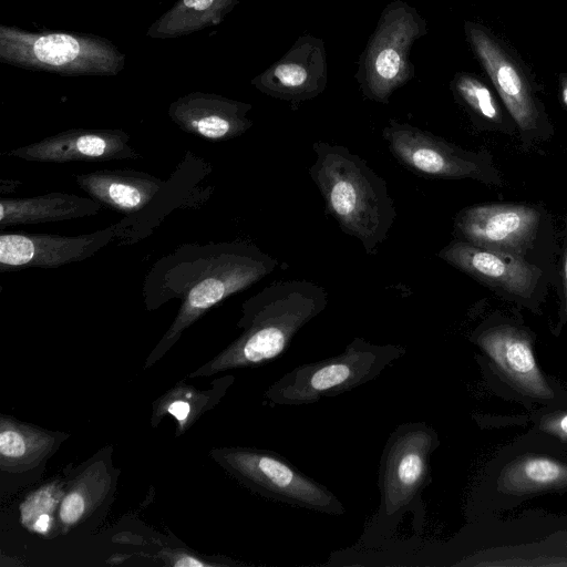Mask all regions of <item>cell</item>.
Wrapping results in <instances>:
<instances>
[{"label":"cell","mask_w":567,"mask_h":567,"mask_svg":"<svg viewBox=\"0 0 567 567\" xmlns=\"http://www.w3.org/2000/svg\"><path fill=\"white\" fill-rule=\"evenodd\" d=\"M277 265L256 245L244 241L185 244L158 259L145 277V306L155 309L172 299H179L181 306L146 367L162 358L207 310L258 282Z\"/></svg>","instance_id":"1"},{"label":"cell","mask_w":567,"mask_h":567,"mask_svg":"<svg viewBox=\"0 0 567 567\" xmlns=\"http://www.w3.org/2000/svg\"><path fill=\"white\" fill-rule=\"evenodd\" d=\"M328 305L324 287L307 280L274 282L247 299L237 327L241 334L189 377L266 364L281 357L298 331Z\"/></svg>","instance_id":"2"},{"label":"cell","mask_w":567,"mask_h":567,"mask_svg":"<svg viewBox=\"0 0 567 567\" xmlns=\"http://www.w3.org/2000/svg\"><path fill=\"white\" fill-rule=\"evenodd\" d=\"M309 175L339 227L374 255L396 219L386 182L343 145L316 142Z\"/></svg>","instance_id":"3"},{"label":"cell","mask_w":567,"mask_h":567,"mask_svg":"<svg viewBox=\"0 0 567 567\" xmlns=\"http://www.w3.org/2000/svg\"><path fill=\"white\" fill-rule=\"evenodd\" d=\"M437 446V433L424 422L400 424L390 434L379 467L380 506L362 535L367 545L389 538L408 512L415 513L421 527V496L431 483L430 457Z\"/></svg>","instance_id":"4"},{"label":"cell","mask_w":567,"mask_h":567,"mask_svg":"<svg viewBox=\"0 0 567 567\" xmlns=\"http://www.w3.org/2000/svg\"><path fill=\"white\" fill-rule=\"evenodd\" d=\"M401 344H375L361 337L333 357L297 365L264 393L269 405L300 406L352 391L379 377L402 358Z\"/></svg>","instance_id":"5"},{"label":"cell","mask_w":567,"mask_h":567,"mask_svg":"<svg viewBox=\"0 0 567 567\" xmlns=\"http://www.w3.org/2000/svg\"><path fill=\"white\" fill-rule=\"evenodd\" d=\"M426 31L425 19L408 2L393 0L384 7L354 75L367 99L386 104L396 90L414 78L411 50Z\"/></svg>","instance_id":"6"},{"label":"cell","mask_w":567,"mask_h":567,"mask_svg":"<svg viewBox=\"0 0 567 567\" xmlns=\"http://www.w3.org/2000/svg\"><path fill=\"white\" fill-rule=\"evenodd\" d=\"M218 461L247 487L269 499L327 515L346 513L326 486L274 451L233 447L218 452Z\"/></svg>","instance_id":"7"},{"label":"cell","mask_w":567,"mask_h":567,"mask_svg":"<svg viewBox=\"0 0 567 567\" xmlns=\"http://www.w3.org/2000/svg\"><path fill=\"white\" fill-rule=\"evenodd\" d=\"M382 136L393 156L415 174L499 184L498 174L487 156L465 151L431 132L390 120Z\"/></svg>","instance_id":"8"},{"label":"cell","mask_w":567,"mask_h":567,"mask_svg":"<svg viewBox=\"0 0 567 567\" xmlns=\"http://www.w3.org/2000/svg\"><path fill=\"white\" fill-rule=\"evenodd\" d=\"M115 237V224L76 236L1 230L0 271L33 267L54 269L82 261L107 246Z\"/></svg>","instance_id":"9"},{"label":"cell","mask_w":567,"mask_h":567,"mask_svg":"<svg viewBox=\"0 0 567 567\" xmlns=\"http://www.w3.org/2000/svg\"><path fill=\"white\" fill-rule=\"evenodd\" d=\"M327 82L326 44L312 34L300 35L278 61L252 80L264 94L293 105L320 95Z\"/></svg>","instance_id":"10"},{"label":"cell","mask_w":567,"mask_h":567,"mask_svg":"<svg viewBox=\"0 0 567 567\" xmlns=\"http://www.w3.org/2000/svg\"><path fill=\"white\" fill-rule=\"evenodd\" d=\"M538 221V212L525 205H475L456 215L454 229L457 239L520 256L534 239Z\"/></svg>","instance_id":"11"},{"label":"cell","mask_w":567,"mask_h":567,"mask_svg":"<svg viewBox=\"0 0 567 567\" xmlns=\"http://www.w3.org/2000/svg\"><path fill=\"white\" fill-rule=\"evenodd\" d=\"M8 156L29 162L64 164L140 159L121 130H69L39 142L9 151Z\"/></svg>","instance_id":"12"},{"label":"cell","mask_w":567,"mask_h":567,"mask_svg":"<svg viewBox=\"0 0 567 567\" xmlns=\"http://www.w3.org/2000/svg\"><path fill=\"white\" fill-rule=\"evenodd\" d=\"M437 256L473 278L518 297L530 296L540 276L539 269L518 255L486 249L457 238Z\"/></svg>","instance_id":"13"},{"label":"cell","mask_w":567,"mask_h":567,"mask_svg":"<svg viewBox=\"0 0 567 567\" xmlns=\"http://www.w3.org/2000/svg\"><path fill=\"white\" fill-rule=\"evenodd\" d=\"M465 30L471 47L520 131L529 133L536 130L539 112L523 72L480 25L467 22Z\"/></svg>","instance_id":"14"},{"label":"cell","mask_w":567,"mask_h":567,"mask_svg":"<svg viewBox=\"0 0 567 567\" xmlns=\"http://www.w3.org/2000/svg\"><path fill=\"white\" fill-rule=\"evenodd\" d=\"M204 164L189 153L145 209L115 223L117 243L122 246L132 245L148 237L172 210L195 199L199 181L206 175Z\"/></svg>","instance_id":"15"},{"label":"cell","mask_w":567,"mask_h":567,"mask_svg":"<svg viewBox=\"0 0 567 567\" xmlns=\"http://www.w3.org/2000/svg\"><path fill=\"white\" fill-rule=\"evenodd\" d=\"M75 183L101 206L124 216L145 209L166 181L135 169H97L74 176Z\"/></svg>","instance_id":"16"},{"label":"cell","mask_w":567,"mask_h":567,"mask_svg":"<svg viewBox=\"0 0 567 567\" xmlns=\"http://www.w3.org/2000/svg\"><path fill=\"white\" fill-rule=\"evenodd\" d=\"M477 343L518 389L539 399L554 396L522 331L508 326L493 328L481 333Z\"/></svg>","instance_id":"17"},{"label":"cell","mask_w":567,"mask_h":567,"mask_svg":"<svg viewBox=\"0 0 567 567\" xmlns=\"http://www.w3.org/2000/svg\"><path fill=\"white\" fill-rule=\"evenodd\" d=\"M250 104L215 97L188 99L174 104L171 117L185 132L220 142L243 135L252 125Z\"/></svg>","instance_id":"18"},{"label":"cell","mask_w":567,"mask_h":567,"mask_svg":"<svg viewBox=\"0 0 567 567\" xmlns=\"http://www.w3.org/2000/svg\"><path fill=\"white\" fill-rule=\"evenodd\" d=\"M101 207L91 197L62 192L23 198H1L0 229L90 217L96 215Z\"/></svg>","instance_id":"19"},{"label":"cell","mask_w":567,"mask_h":567,"mask_svg":"<svg viewBox=\"0 0 567 567\" xmlns=\"http://www.w3.org/2000/svg\"><path fill=\"white\" fill-rule=\"evenodd\" d=\"M54 433L21 423L11 417L0 419V467L7 472H23L35 467L53 451Z\"/></svg>","instance_id":"20"},{"label":"cell","mask_w":567,"mask_h":567,"mask_svg":"<svg viewBox=\"0 0 567 567\" xmlns=\"http://www.w3.org/2000/svg\"><path fill=\"white\" fill-rule=\"evenodd\" d=\"M499 491L525 495L567 486V465L545 456H525L509 463L497 481Z\"/></svg>","instance_id":"21"},{"label":"cell","mask_w":567,"mask_h":567,"mask_svg":"<svg viewBox=\"0 0 567 567\" xmlns=\"http://www.w3.org/2000/svg\"><path fill=\"white\" fill-rule=\"evenodd\" d=\"M110 485L111 476L105 464H91L65 492L58 512L61 524L72 527L84 519L104 499Z\"/></svg>","instance_id":"22"},{"label":"cell","mask_w":567,"mask_h":567,"mask_svg":"<svg viewBox=\"0 0 567 567\" xmlns=\"http://www.w3.org/2000/svg\"><path fill=\"white\" fill-rule=\"evenodd\" d=\"M452 89L475 115L493 123L502 122V113L492 92L475 76L457 74L452 82Z\"/></svg>","instance_id":"23"},{"label":"cell","mask_w":567,"mask_h":567,"mask_svg":"<svg viewBox=\"0 0 567 567\" xmlns=\"http://www.w3.org/2000/svg\"><path fill=\"white\" fill-rule=\"evenodd\" d=\"M220 398H213V391L200 393L189 388L172 390L162 398L154 415L168 413L177 421L179 432H183L204 410L207 401Z\"/></svg>","instance_id":"24"},{"label":"cell","mask_w":567,"mask_h":567,"mask_svg":"<svg viewBox=\"0 0 567 567\" xmlns=\"http://www.w3.org/2000/svg\"><path fill=\"white\" fill-rule=\"evenodd\" d=\"M82 43L69 34H48L32 43V54L38 62L63 66L75 62L83 54Z\"/></svg>","instance_id":"25"},{"label":"cell","mask_w":567,"mask_h":567,"mask_svg":"<svg viewBox=\"0 0 567 567\" xmlns=\"http://www.w3.org/2000/svg\"><path fill=\"white\" fill-rule=\"evenodd\" d=\"M64 494L63 485L51 483L29 495L20 506L22 524L30 529L39 516L44 514L52 515L55 507L60 505Z\"/></svg>","instance_id":"26"},{"label":"cell","mask_w":567,"mask_h":567,"mask_svg":"<svg viewBox=\"0 0 567 567\" xmlns=\"http://www.w3.org/2000/svg\"><path fill=\"white\" fill-rule=\"evenodd\" d=\"M542 429L553 435L567 440V413L546 417L542 423Z\"/></svg>","instance_id":"27"},{"label":"cell","mask_w":567,"mask_h":567,"mask_svg":"<svg viewBox=\"0 0 567 567\" xmlns=\"http://www.w3.org/2000/svg\"><path fill=\"white\" fill-rule=\"evenodd\" d=\"M168 563L174 567H212L218 566L199 559L198 557L192 556L187 553H174L168 556Z\"/></svg>","instance_id":"28"},{"label":"cell","mask_w":567,"mask_h":567,"mask_svg":"<svg viewBox=\"0 0 567 567\" xmlns=\"http://www.w3.org/2000/svg\"><path fill=\"white\" fill-rule=\"evenodd\" d=\"M22 183L20 181L12 179H0V190L1 193H10L14 192Z\"/></svg>","instance_id":"29"},{"label":"cell","mask_w":567,"mask_h":567,"mask_svg":"<svg viewBox=\"0 0 567 567\" xmlns=\"http://www.w3.org/2000/svg\"><path fill=\"white\" fill-rule=\"evenodd\" d=\"M564 291H565V311L567 313V249L564 257Z\"/></svg>","instance_id":"30"},{"label":"cell","mask_w":567,"mask_h":567,"mask_svg":"<svg viewBox=\"0 0 567 567\" xmlns=\"http://www.w3.org/2000/svg\"><path fill=\"white\" fill-rule=\"evenodd\" d=\"M561 97L564 103L567 105V79L561 81Z\"/></svg>","instance_id":"31"}]
</instances>
